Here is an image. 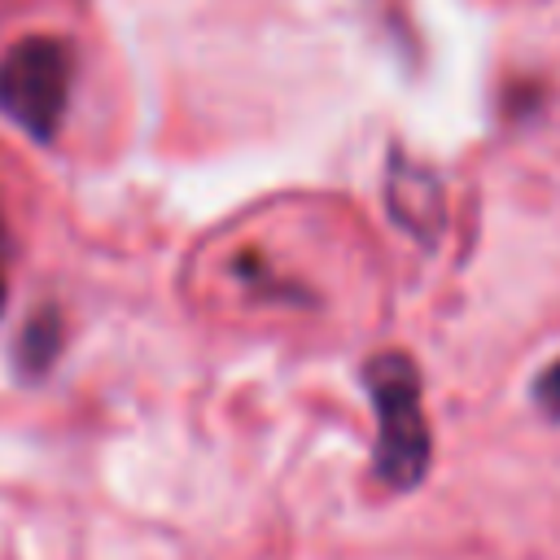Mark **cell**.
Masks as SVG:
<instances>
[{
  "mask_svg": "<svg viewBox=\"0 0 560 560\" xmlns=\"http://www.w3.org/2000/svg\"><path fill=\"white\" fill-rule=\"evenodd\" d=\"M376 411V477L389 490H411L429 472V420L420 402V372L402 350H385L363 368Z\"/></svg>",
  "mask_w": 560,
  "mask_h": 560,
  "instance_id": "1",
  "label": "cell"
},
{
  "mask_svg": "<svg viewBox=\"0 0 560 560\" xmlns=\"http://www.w3.org/2000/svg\"><path fill=\"white\" fill-rule=\"evenodd\" d=\"M70 48L52 35L18 39L0 61V114L31 140H52L70 101Z\"/></svg>",
  "mask_w": 560,
  "mask_h": 560,
  "instance_id": "2",
  "label": "cell"
},
{
  "mask_svg": "<svg viewBox=\"0 0 560 560\" xmlns=\"http://www.w3.org/2000/svg\"><path fill=\"white\" fill-rule=\"evenodd\" d=\"M57 346H61V324H57V315H52V311L31 315L26 328H22V337H18V363H22V372L39 376V372L57 359Z\"/></svg>",
  "mask_w": 560,
  "mask_h": 560,
  "instance_id": "4",
  "label": "cell"
},
{
  "mask_svg": "<svg viewBox=\"0 0 560 560\" xmlns=\"http://www.w3.org/2000/svg\"><path fill=\"white\" fill-rule=\"evenodd\" d=\"M385 201H389V214H394L407 232H416V236H424V241L438 236V228H442V219H446L438 179H433L424 166L407 162L402 153H394V162H389V171H385Z\"/></svg>",
  "mask_w": 560,
  "mask_h": 560,
  "instance_id": "3",
  "label": "cell"
},
{
  "mask_svg": "<svg viewBox=\"0 0 560 560\" xmlns=\"http://www.w3.org/2000/svg\"><path fill=\"white\" fill-rule=\"evenodd\" d=\"M0 315H4V276H0Z\"/></svg>",
  "mask_w": 560,
  "mask_h": 560,
  "instance_id": "6",
  "label": "cell"
},
{
  "mask_svg": "<svg viewBox=\"0 0 560 560\" xmlns=\"http://www.w3.org/2000/svg\"><path fill=\"white\" fill-rule=\"evenodd\" d=\"M0 245H4V223H0Z\"/></svg>",
  "mask_w": 560,
  "mask_h": 560,
  "instance_id": "7",
  "label": "cell"
},
{
  "mask_svg": "<svg viewBox=\"0 0 560 560\" xmlns=\"http://www.w3.org/2000/svg\"><path fill=\"white\" fill-rule=\"evenodd\" d=\"M534 398H538V407L547 411V416H560V359L538 376V385H534Z\"/></svg>",
  "mask_w": 560,
  "mask_h": 560,
  "instance_id": "5",
  "label": "cell"
}]
</instances>
